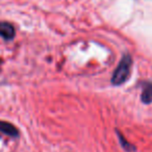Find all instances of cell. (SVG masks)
<instances>
[{"label":"cell","mask_w":152,"mask_h":152,"mask_svg":"<svg viewBox=\"0 0 152 152\" xmlns=\"http://www.w3.org/2000/svg\"><path fill=\"white\" fill-rule=\"evenodd\" d=\"M131 67H132V58L129 53H125L121 58L118 67L114 71L112 76V83L114 86H121L127 81L130 76Z\"/></svg>","instance_id":"obj_1"},{"label":"cell","mask_w":152,"mask_h":152,"mask_svg":"<svg viewBox=\"0 0 152 152\" xmlns=\"http://www.w3.org/2000/svg\"><path fill=\"white\" fill-rule=\"evenodd\" d=\"M15 27L9 22H0V37L5 41H11L15 38Z\"/></svg>","instance_id":"obj_2"},{"label":"cell","mask_w":152,"mask_h":152,"mask_svg":"<svg viewBox=\"0 0 152 152\" xmlns=\"http://www.w3.org/2000/svg\"><path fill=\"white\" fill-rule=\"evenodd\" d=\"M0 132L7 134L12 137H19V130L17 127L14 126L12 123L5 122V121L0 120Z\"/></svg>","instance_id":"obj_3"},{"label":"cell","mask_w":152,"mask_h":152,"mask_svg":"<svg viewBox=\"0 0 152 152\" xmlns=\"http://www.w3.org/2000/svg\"><path fill=\"white\" fill-rule=\"evenodd\" d=\"M143 90L141 94V100L143 103L150 104L152 103V81L143 83Z\"/></svg>","instance_id":"obj_4"},{"label":"cell","mask_w":152,"mask_h":152,"mask_svg":"<svg viewBox=\"0 0 152 152\" xmlns=\"http://www.w3.org/2000/svg\"><path fill=\"white\" fill-rule=\"evenodd\" d=\"M116 133L117 135H118V139H119V142H120V145L122 146V148L125 150L126 152H134L135 150H137V148H135L134 145H132L131 143H129L128 141H127L126 139H125V137L122 134V133L120 132V131L118 130V129H116Z\"/></svg>","instance_id":"obj_5"}]
</instances>
